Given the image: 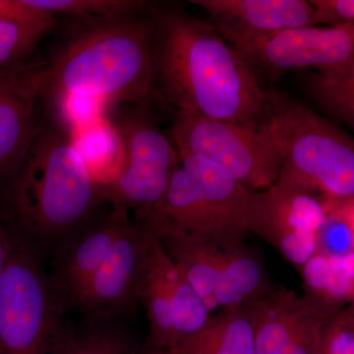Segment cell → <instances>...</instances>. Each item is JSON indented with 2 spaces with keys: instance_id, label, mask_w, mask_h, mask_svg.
<instances>
[{
  "instance_id": "cell-1",
  "label": "cell",
  "mask_w": 354,
  "mask_h": 354,
  "mask_svg": "<svg viewBox=\"0 0 354 354\" xmlns=\"http://www.w3.org/2000/svg\"><path fill=\"white\" fill-rule=\"evenodd\" d=\"M158 20L155 81L176 111L230 122L270 123L268 93L243 55L211 23L179 12L162 14Z\"/></svg>"
},
{
  "instance_id": "cell-2",
  "label": "cell",
  "mask_w": 354,
  "mask_h": 354,
  "mask_svg": "<svg viewBox=\"0 0 354 354\" xmlns=\"http://www.w3.org/2000/svg\"><path fill=\"white\" fill-rule=\"evenodd\" d=\"M153 29L137 18L102 20L48 62L41 97L73 131L99 120L114 102L144 104L155 95Z\"/></svg>"
},
{
  "instance_id": "cell-3",
  "label": "cell",
  "mask_w": 354,
  "mask_h": 354,
  "mask_svg": "<svg viewBox=\"0 0 354 354\" xmlns=\"http://www.w3.org/2000/svg\"><path fill=\"white\" fill-rule=\"evenodd\" d=\"M9 198L21 227L48 239L86 221L102 200L99 186L72 139L39 132L12 176Z\"/></svg>"
},
{
  "instance_id": "cell-4",
  "label": "cell",
  "mask_w": 354,
  "mask_h": 354,
  "mask_svg": "<svg viewBox=\"0 0 354 354\" xmlns=\"http://www.w3.org/2000/svg\"><path fill=\"white\" fill-rule=\"evenodd\" d=\"M164 198L141 221L156 239L230 243L246 239L252 191L204 158L179 156Z\"/></svg>"
},
{
  "instance_id": "cell-5",
  "label": "cell",
  "mask_w": 354,
  "mask_h": 354,
  "mask_svg": "<svg viewBox=\"0 0 354 354\" xmlns=\"http://www.w3.org/2000/svg\"><path fill=\"white\" fill-rule=\"evenodd\" d=\"M267 93L281 157L279 180L330 199L353 198L354 140L301 102Z\"/></svg>"
},
{
  "instance_id": "cell-6",
  "label": "cell",
  "mask_w": 354,
  "mask_h": 354,
  "mask_svg": "<svg viewBox=\"0 0 354 354\" xmlns=\"http://www.w3.org/2000/svg\"><path fill=\"white\" fill-rule=\"evenodd\" d=\"M64 306L31 247L16 239L0 279V354H64Z\"/></svg>"
},
{
  "instance_id": "cell-7",
  "label": "cell",
  "mask_w": 354,
  "mask_h": 354,
  "mask_svg": "<svg viewBox=\"0 0 354 354\" xmlns=\"http://www.w3.org/2000/svg\"><path fill=\"white\" fill-rule=\"evenodd\" d=\"M171 139L179 156L204 158L252 192L278 180L281 157L271 123L230 122L178 111Z\"/></svg>"
},
{
  "instance_id": "cell-8",
  "label": "cell",
  "mask_w": 354,
  "mask_h": 354,
  "mask_svg": "<svg viewBox=\"0 0 354 354\" xmlns=\"http://www.w3.org/2000/svg\"><path fill=\"white\" fill-rule=\"evenodd\" d=\"M118 130L122 167L111 181L99 186L100 195L114 209H134L140 220L164 198L180 157L171 137L146 118L124 121Z\"/></svg>"
},
{
  "instance_id": "cell-9",
  "label": "cell",
  "mask_w": 354,
  "mask_h": 354,
  "mask_svg": "<svg viewBox=\"0 0 354 354\" xmlns=\"http://www.w3.org/2000/svg\"><path fill=\"white\" fill-rule=\"evenodd\" d=\"M326 214L325 197L278 179L268 189L253 192L248 230L302 269L318 253Z\"/></svg>"
},
{
  "instance_id": "cell-10",
  "label": "cell",
  "mask_w": 354,
  "mask_h": 354,
  "mask_svg": "<svg viewBox=\"0 0 354 354\" xmlns=\"http://www.w3.org/2000/svg\"><path fill=\"white\" fill-rule=\"evenodd\" d=\"M232 44L251 67L272 72L312 68L339 77L354 69V25L311 26Z\"/></svg>"
},
{
  "instance_id": "cell-11",
  "label": "cell",
  "mask_w": 354,
  "mask_h": 354,
  "mask_svg": "<svg viewBox=\"0 0 354 354\" xmlns=\"http://www.w3.org/2000/svg\"><path fill=\"white\" fill-rule=\"evenodd\" d=\"M156 237L128 221L75 304L94 316H118L141 300Z\"/></svg>"
},
{
  "instance_id": "cell-12",
  "label": "cell",
  "mask_w": 354,
  "mask_h": 354,
  "mask_svg": "<svg viewBox=\"0 0 354 354\" xmlns=\"http://www.w3.org/2000/svg\"><path fill=\"white\" fill-rule=\"evenodd\" d=\"M48 62H25L0 71V180L12 177L41 132L37 104Z\"/></svg>"
},
{
  "instance_id": "cell-13",
  "label": "cell",
  "mask_w": 354,
  "mask_h": 354,
  "mask_svg": "<svg viewBox=\"0 0 354 354\" xmlns=\"http://www.w3.org/2000/svg\"><path fill=\"white\" fill-rule=\"evenodd\" d=\"M256 354H315L326 317L306 295L274 288L252 304Z\"/></svg>"
},
{
  "instance_id": "cell-14",
  "label": "cell",
  "mask_w": 354,
  "mask_h": 354,
  "mask_svg": "<svg viewBox=\"0 0 354 354\" xmlns=\"http://www.w3.org/2000/svg\"><path fill=\"white\" fill-rule=\"evenodd\" d=\"M230 43L267 38L316 26L315 9L306 0H192Z\"/></svg>"
},
{
  "instance_id": "cell-15",
  "label": "cell",
  "mask_w": 354,
  "mask_h": 354,
  "mask_svg": "<svg viewBox=\"0 0 354 354\" xmlns=\"http://www.w3.org/2000/svg\"><path fill=\"white\" fill-rule=\"evenodd\" d=\"M128 221L127 211L113 208L106 220L82 235L66 251L57 276L51 281L65 305L75 304Z\"/></svg>"
},
{
  "instance_id": "cell-16",
  "label": "cell",
  "mask_w": 354,
  "mask_h": 354,
  "mask_svg": "<svg viewBox=\"0 0 354 354\" xmlns=\"http://www.w3.org/2000/svg\"><path fill=\"white\" fill-rule=\"evenodd\" d=\"M171 351L176 354H256L252 304L216 310L201 330Z\"/></svg>"
},
{
  "instance_id": "cell-17",
  "label": "cell",
  "mask_w": 354,
  "mask_h": 354,
  "mask_svg": "<svg viewBox=\"0 0 354 354\" xmlns=\"http://www.w3.org/2000/svg\"><path fill=\"white\" fill-rule=\"evenodd\" d=\"M274 290L259 252L246 239L230 243L214 297L216 311L253 304Z\"/></svg>"
},
{
  "instance_id": "cell-18",
  "label": "cell",
  "mask_w": 354,
  "mask_h": 354,
  "mask_svg": "<svg viewBox=\"0 0 354 354\" xmlns=\"http://www.w3.org/2000/svg\"><path fill=\"white\" fill-rule=\"evenodd\" d=\"M160 242L177 271L196 290L209 311L215 312L214 297L216 286L225 264L227 246L234 241L218 243L191 239H162Z\"/></svg>"
},
{
  "instance_id": "cell-19",
  "label": "cell",
  "mask_w": 354,
  "mask_h": 354,
  "mask_svg": "<svg viewBox=\"0 0 354 354\" xmlns=\"http://www.w3.org/2000/svg\"><path fill=\"white\" fill-rule=\"evenodd\" d=\"M169 258L162 244L155 239L150 270L141 300H143L150 326V348L172 349L176 346L172 320V302L167 267Z\"/></svg>"
},
{
  "instance_id": "cell-20",
  "label": "cell",
  "mask_w": 354,
  "mask_h": 354,
  "mask_svg": "<svg viewBox=\"0 0 354 354\" xmlns=\"http://www.w3.org/2000/svg\"><path fill=\"white\" fill-rule=\"evenodd\" d=\"M70 135L97 186L108 183L120 171L123 147L118 128L101 118Z\"/></svg>"
},
{
  "instance_id": "cell-21",
  "label": "cell",
  "mask_w": 354,
  "mask_h": 354,
  "mask_svg": "<svg viewBox=\"0 0 354 354\" xmlns=\"http://www.w3.org/2000/svg\"><path fill=\"white\" fill-rule=\"evenodd\" d=\"M167 278L171 295L176 348L185 337L201 330L208 322L212 312L196 290L177 271L171 259L167 267Z\"/></svg>"
},
{
  "instance_id": "cell-22",
  "label": "cell",
  "mask_w": 354,
  "mask_h": 354,
  "mask_svg": "<svg viewBox=\"0 0 354 354\" xmlns=\"http://www.w3.org/2000/svg\"><path fill=\"white\" fill-rule=\"evenodd\" d=\"M26 3L55 16H81L95 19L120 20L135 17L150 7L145 1L136 0H25Z\"/></svg>"
},
{
  "instance_id": "cell-23",
  "label": "cell",
  "mask_w": 354,
  "mask_h": 354,
  "mask_svg": "<svg viewBox=\"0 0 354 354\" xmlns=\"http://www.w3.org/2000/svg\"><path fill=\"white\" fill-rule=\"evenodd\" d=\"M55 17L35 22L0 21V71L25 64L39 39L55 24Z\"/></svg>"
},
{
  "instance_id": "cell-24",
  "label": "cell",
  "mask_w": 354,
  "mask_h": 354,
  "mask_svg": "<svg viewBox=\"0 0 354 354\" xmlns=\"http://www.w3.org/2000/svg\"><path fill=\"white\" fill-rule=\"evenodd\" d=\"M311 87L324 106L354 127V69L339 77L317 75Z\"/></svg>"
},
{
  "instance_id": "cell-25",
  "label": "cell",
  "mask_w": 354,
  "mask_h": 354,
  "mask_svg": "<svg viewBox=\"0 0 354 354\" xmlns=\"http://www.w3.org/2000/svg\"><path fill=\"white\" fill-rule=\"evenodd\" d=\"M325 221L319 232L318 252L328 256H344L354 252V239L348 221L337 204V200L325 197Z\"/></svg>"
},
{
  "instance_id": "cell-26",
  "label": "cell",
  "mask_w": 354,
  "mask_h": 354,
  "mask_svg": "<svg viewBox=\"0 0 354 354\" xmlns=\"http://www.w3.org/2000/svg\"><path fill=\"white\" fill-rule=\"evenodd\" d=\"M315 354H354V309L326 317Z\"/></svg>"
},
{
  "instance_id": "cell-27",
  "label": "cell",
  "mask_w": 354,
  "mask_h": 354,
  "mask_svg": "<svg viewBox=\"0 0 354 354\" xmlns=\"http://www.w3.org/2000/svg\"><path fill=\"white\" fill-rule=\"evenodd\" d=\"M64 354H140L125 337L108 330L70 335Z\"/></svg>"
},
{
  "instance_id": "cell-28",
  "label": "cell",
  "mask_w": 354,
  "mask_h": 354,
  "mask_svg": "<svg viewBox=\"0 0 354 354\" xmlns=\"http://www.w3.org/2000/svg\"><path fill=\"white\" fill-rule=\"evenodd\" d=\"M316 24L354 25V0H311Z\"/></svg>"
},
{
  "instance_id": "cell-29",
  "label": "cell",
  "mask_w": 354,
  "mask_h": 354,
  "mask_svg": "<svg viewBox=\"0 0 354 354\" xmlns=\"http://www.w3.org/2000/svg\"><path fill=\"white\" fill-rule=\"evenodd\" d=\"M55 17L30 6L25 0H0V21L13 20L22 22H35Z\"/></svg>"
},
{
  "instance_id": "cell-30",
  "label": "cell",
  "mask_w": 354,
  "mask_h": 354,
  "mask_svg": "<svg viewBox=\"0 0 354 354\" xmlns=\"http://www.w3.org/2000/svg\"><path fill=\"white\" fill-rule=\"evenodd\" d=\"M16 239L7 230L6 223L0 218V279L6 269L7 261L9 259L11 251H12Z\"/></svg>"
},
{
  "instance_id": "cell-31",
  "label": "cell",
  "mask_w": 354,
  "mask_h": 354,
  "mask_svg": "<svg viewBox=\"0 0 354 354\" xmlns=\"http://www.w3.org/2000/svg\"><path fill=\"white\" fill-rule=\"evenodd\" d=\"M335 200H337V206L341 209L342 215L348 221L354 239V197L349 198V199Z\"/></svg>"
},
{
  "instance_id": "cell-32",
  "label": "cell",
  "mask_w": 354,
  "mask_h": 354,
  "mask_svg": "<svg viewBox=\"0 0 354 354\" xmlns=\"http://www.w3.org/2000/svg\"><path fill=\"white\" fill-rule=\"evenodd\" d=\"M140 354H176L169 349L149 348L146 351H140Z\"/></svg>"
}]
</instances>
